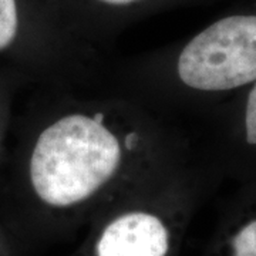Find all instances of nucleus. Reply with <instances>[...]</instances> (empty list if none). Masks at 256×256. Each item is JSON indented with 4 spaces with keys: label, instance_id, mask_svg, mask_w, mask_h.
I'll return each mask as SVG.
<instances>
[{
    "label": "nucleus",
    "instance_id": "f257e3e1",
    "mask_svg": "<svg viewBox=\"0 0 256 256\" xmlns=\"http://www.w3.org/2000/svg\"><path fill=\"white\" fill-rule=\"evenodd\" d=\"M118 140L100 120L70 114L38 136L30 158V181L37 196L67 208L88 200L118 170Z\"/></svg>",
    "mask_w": 256,
    "mask_h": 256
},
{
    "label": "nucleus",
    "instance_id": "39448f33",
    "mask_svg": "<svg viewBox=\"0 0 256 256\" xmlns=\"http://www.w3.org/2000/svg\"><path fill=\"white\" fill-rule=\"evenodd\" d=\"M232 256H256V220L248 222L235 234Z\"/></svg>",
    "mask_w": 256,
    "mask_h": 256
},
{
    "label": "nucleus",
    "instance_id": "f03ea898",
    "mask_svg": "<svg viewBox=\"0 0 256 256\" xmlns=\"http://www.w3.org/2000/svg\"><path fill=\"white\" fill-rule=\"evenodd\" d=\"M181 82L195 90L225 92L256 82V16L215 22L192 38L178 57Z\"/></svg>",
    "mask_w": 256,
    "mask_h": 256
},
{
    "label": "nucleus",
    "instance_id": "423d86ee",
    "mask_svg": "<svg viewBox=\"0 0 256 256\" xmlns=\"http://www.w3.org/2000/svg\"><path fill=\"white\" fill-rule=\"evenodd\" d=\"M245 132L246 141L252 146H256V82L249 92L245 110Z\"/></svg>",
    "mask_w": 256,
    "mask_h": 256
},
{
    "label": "nucleus",
    "instance_id": "7ed1b4c3",
    "mask_svg": "<svg viewBox=\"0 0 256 256\" xmlns=\"http://www.w3.org/2000/svg\"><path fill=\"white\" fill-rule=\"evenodd\" d=\"M170 232L148 212H128L104 228L97 242V256H166Z\"/></svg>",
    "mask_w": 256,
    "mask_h": 256
},
{
    "label": "nucleus",
    "instance_id": "0eeeda50",
    "mask_svg": "<svg viewBox=\"0 0 256 256\" xmlns=\"http://www.w3.org/2000/svg\"><path fill=\"white\" fill-rule=\"evenodd\" d=\"M98 2L106 3V4H111V6H126V4L136 3L138 0H98Z\"/></svg>",
    "mask_w": 256,
    "mask_h": 256
},
{
    "label": "nucleus",
    "instance_id": "20e7f679",
    "mask_svg": "<svg viewBox=\"0 0 256 256\" xmlns=\"http://www.w3.org/2000/svg\"><path fill=\"white\" fill-rule=\"evenodd\" d=\"M18 32V0H0V50L14 42Z\"/></svg>",
    "mask_w": 256,
    "mask_h": 256
}]
</instances>
